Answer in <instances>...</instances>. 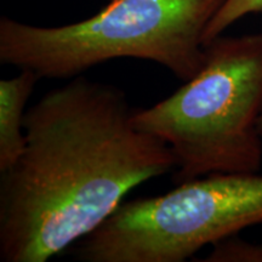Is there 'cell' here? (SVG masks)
<instances>
[{"mask_svg":"<svg viewBox=\"0 0 262 262\" xmlns=\"http://www.w3.org/2000/svg\"><path fill=\"white\" fill-rule=\"evenodd\" d=\"M262 0H226L206 26L203 34V45L222 35L226 29L234 25L238 19L251 14H261Z\"/></svg>","mask_w":262,"mask_h":262,"instance_id":"obj_6","label":"cell"},{"mask_svg":"<svg viewBox=\"0 0 262 262\" xmlns=\"http://www.w3.org/2000/svg\"><path fill=\"white\" fill-rule=\"evenodd\" d=\"M133 112L123 90L83 75L26 111L24 153L0 172V261L47 262L175 170L170 146L136 129Z\"/></svg>","mask_w":262,"mask_h":262,"instance_id":"obj_1","label":"cell"},{"mask_svg":"<svg viewBox=\"0 0 262 262\" xmlns=\"http://www.w3.org/2000/svg\"><path fill=\"white\" fill-rule=\"evenodd\" d=\"M204 50L194 77L155 106L133 112L136 129L172 149L178 185L210 173H254L262 166V33L219 35Z\"/></svg>","mask_w":262,"mask_h":262,"instance_id":"obj_2","label":"cell"},{"mask_svg":"<svg viewBox=\"0 0 262 262\" xmlns=\"http://www.w3.org/2000/svg\"><path fill=\"white\" fill-rule=\"evenodd\" d=\"M40 79L31 70L0 80V172L11 168L26 147L25 107Z\"/></svg>","mask_w":262,"mask_h":262,"instance_id":"obj_5","label":"cell"},{"mask_svg":"<svg viewBox=\"0 0 262 262\" xmlns=\"http://www.w3.org/2000/svg\"><path fill=\"white\" fill-rule=\"evenodd\" d=\"M202 262H262V243H249L233 235L212 245Z\"/></svg>","mask_w":262,"mask_h":262,"instance_id":"obj_7","label":"cell"},{"mask_svg":"<svg viewBox=\"0 0 262 262\" xmlns=\"http://www.w3.org/2000/svg\"><path fill=\"white\" fill-rule=\"evenodd\" d=\"M226 0H108L96 15L61 27L3 16L0 62L41 78L72 79L120 57L162 64L187 81L205 61L203 34Z\"/></svg>","mask_w":262,"mask_h":262,"instance_id":"obj_3","label":"cell"},{"mask_svg":"<svg viewBox=\"0 0 262 262\" xmlns=\"http://www.w3.org/2000/svg\"><path fill=\"white\" fill-rule=\"evenodd\" d=\"M262 224V176L210 173L123 202L74 251L84 262H183Z\"/></svg>","mask_w":262,"mask_h":262,"instance_id":"obj_4","label":"cell"},{"mask_svg":"<svg viewBox=\"0 0 262 262\" xmlns=\"http://www.w3.org/2000/svg\"><path fill=\"white\" fill-rule=\"evenodd\" d=\"M258 130H260V134L262 135V116L260 118V122H258Z\"/></svg>","mask_w":262,"mask_h":262,"instance_id":"obj_8","label":"cell"}]
</instances>
